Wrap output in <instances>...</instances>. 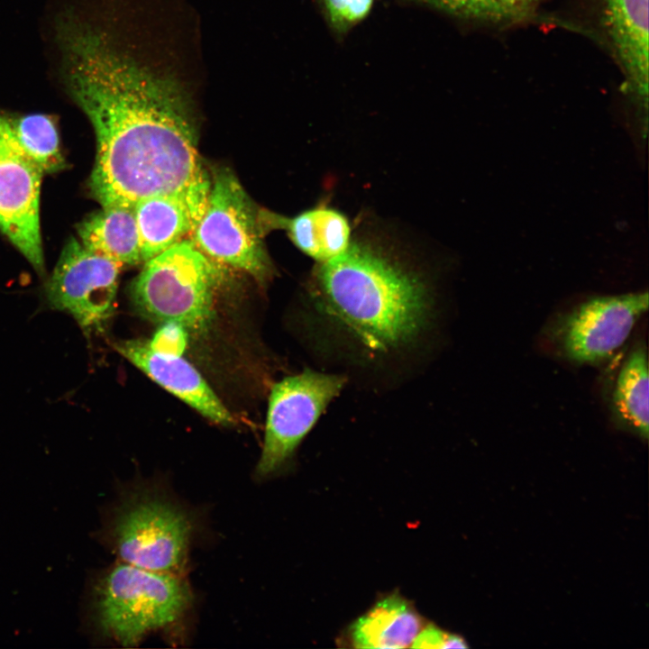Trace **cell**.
Listing matches in <instances>:
<instances>
[{"label":"cell","mask_w":649,"mask_h":649,"mask_svg":"<svg viewBox=\"0 0 649 649\" xmlns=\"http://www.w3.org/2000/svg\"><path fill=\"white\" fill-rule=\"evenodd\" d=\"M58 36L66 89L96 135L94 198L101 206L133 207L148 197L178 196L203 215L211 179L198 154L187 91L72 16L60 23Z\"/></svg>","instance_id":"cell-1"},{"label":"cell","mask_w":649,"mask_h":649,"mask_svg":"<svg viewBox=\"0 0 649 649\" xmlns=\"http://www.w3.org/2000/svg\"><path fill=\"white\" fill-rule=\"evenodd\" d=\"M314 279L319 311L373 352L412 344L430 324L426 281L370 243L351 242L343 253L320 262Z\"/></svg>","instance_id":"cell-2"},{"label":"cell","mask_w":649,"mask_h":649,"mask_svg":"<svg viewBox=\"0 0 649 649\" xmlns=\"http://www.w3.org/2000/svg\"><path fill=\"white\" fill-rule=\"evenodd\" d=\"M220 267L184 239L144 262L129 288L132 306L151 323L204 334L216 315Z\"/></svg>","instance_id":"cell-3"},{"label":"cell","mask_w":649,"mask_h":649,"mask_svg":"<svg viewBox=\"0 0 649 649\" xmlns=\"http://www.w3.org/2000/svg\"><path fill=\"white\" fill-rule=\"evenodd\" d=\"M192 600L189 585L181 574L119 561L97 578L91 607L102 635L123 646H134L181 620Z\"/></svg>","instance_id":"cell-4"},{"label":"cell","mask_w":649,"mask_h":649,"mask_svg":"<svg viewBox=\"0 0 649 649\" xmlns=\"http://www.w3.org/2000/svg\"><path fill=\"white\" fill-rule=\"evenodd\" d=\"M194 522L181 506L151 488L135 489L113 513L104 535L119 561L182 573Z\"/></svg>","instance_id":"cell-5"},{"label":"cell","mask_w":649,"mask_h":649,"mask_svg":"<svg viewBox=\"0 0 649 649\" xmlns=\"http://www.w3.org/2000/svg\"><path fill=\"white\" fill-rule=\"evenodd\" d=\"M204 214L191 240L207 258L266 284L273 267L263 243L265 235L257 208L234 173L215 169Z\"/></svg>","instance_id":"cell-6"},{"label":"cell","mask_w":649,"mask_h":649,"mask_svg":"<svg viewBox=\"0 0 649 649\" xmlns=\"http://www.w3.org/2000/svg\"><path fill=\"white\" fill-rule=\"evenodd\" d=\"M344 376L306 369L271 388L261 457L255 469L266 478L281 469L345 384Z\"/></svg>","instance_id":"cell-7"},{"label":"cell","mask_w":649,"mask_h":649,"mask_svg":"<svg viewBox=\"0 0 649 649\" xmlns=\"http://www.w3.org/2000/svg\"><path fill=\"white\" fill-rule=\"evenodd\" d=\"M122 266L72 238L46 285L47 300L71 315L86 334L103 333L114 314Z\"/></svg>","instance_id":"cell-8"},{"label":"cell","mask_w":649,"mask_h":649,"mask_svg":"<svg viewBox=\"0 0 649 649\" xmlns=\"http://www.w3.org/2000/svg\"><path fill=\"white\" fill-rule=\"evenodd\" d=\"M43 172L15 139L7 114H0V231L41 275L40 229Z\"/></svg>","instance_id":"cell-9"},{"label":"cell","mask_w":649,"mask_h":649,"mask_svg":"<svg viewBox=\"0 0 649 649\" xmlns=\"http://www.w3.org/2000/svg\"><path fill=\"white\" fill-rule=\"evenodd\" d=\"M648 298L645 290L596 297L578 306L562 325L565 355L578 363H595L610 357L647 311Z\"/></svg>","instance_id":"cell-10"},{"label":"cell","mask_w":649,"mask_h":649,"mask_svg":"<svg viewBox=\"0 0 649 649\" xmlns=\"http://www.w3.org/2000/svg\"><path fill=\"white\" fill-rule=\"evenodd\" d=\"M113 346L150 379L204 417L221 425L235 422L206 379L178 353L160 350L144 339L123 340Z\"/></svg>","instance_id":"cell-11"},{"label":"cell","mask_w":649,"mask_h":649,"mask_svg":"<svg viewBox=\"0 0 649 649\" xmlns=\"http://www.w3.org/2000/svg\"><path fill=\"white\" fill-rule=\"evenodd\" d=\"M603 23L625 78V87L647 111L648 0H602Z\"/></svg>","instance_id":"cell-12"},{"label":"cell","mask_w":649,"mask_h":649,"mask_svg":"<svg viewBox=\"0 0 649 649\" xmlns=\"http://www.w3.org/2000/svg\"><path fill=\"white\" fill-rule=\"evenodd\" d=\"M260 221L265 234L273 229L286 230L293 243L319 263L340 255L351 242L347 218L324 206L304 211L292 218L260 209Z\"/></svg>","instance_id":"cell-13"},{"label":"cell","mask_w":649,"mask_h":649,"mask_svg":"<svg viewBox=\"0 0 649 649\" xmlns=\"http://www.w3.org/2000/svg\"><path fill=\"white\" fill-rule=\"evenodd\" d=\"M133 211L142 263L191 236L201 219L186 198L172 195L142 198Z\"/></svg>","instance_id":"cell-14"},{"label":"cell","mask_w":649,"mask_h":649,"mask_svg":"<svg viewBox=\"0 0 649 649\" xmlns=\"http://www.w3.org/2000/svg\"><path fill=\"white\" fill-rule=\"evenodd\" d=\"M421 628L414 607L393 593L357 618L349 628V636L355 648H406L411 647Z\"/></svg>","instance_id":"cell-15"},{"label":"cell","mask_w":649,"mask_h":649,"mask_svg":"<svg viewBox=\"0 0 649 649\" xmlns=\"http://www.w3.org/2000/svg\"><path fill=\"white\" fill-rule=\"evenodd\" d=\"M80 242L122 265L142 263L133 207L102 206L78 226Z\"/></svg>","instance_id":"cell-16"},{"label":"cell","mask_w":649,"mask_h":649,"mask_svg":"<svg viewBox=\"0 0 649 649\" xmlns=\"http://www.w3.org/2000/svg\"><path fill=\"white\" fill-rule=\"evenodd\" d=\"M648 359L644 345L635 347L623 363L613 393L619 417L646 440L649 432Z\"/></svg>","instance_id":"cell-17"},{"label":"cell","mask_w":649,"mask_h":649,"mask_svg":"<svg viewBox=\"0 0 649 649\" xmlns=\"http://www.w3.org/2000/svg\"><path fill=\"white\" fill-rule=\"evenodd\" d=\"M11 129L18 143L43 173H54L66 167L57 123L45 114L8 115Z\"/></svg>","instance_id":"cell-18"},{"label":"cell","mask_w":649,"mask_h":649,"mask_svg":"<svg viewBox=\"0 0 649 649\" xmlns=\"http://www.w3.org/2000/svg\"><path fill=\"white\" fill-rule=\"evenodd\" d=\"M418 1L459 17L489 22H499L506 19L502 9L496 0Z\"/></svg>","instance_id":"cell-19"},{"label":"cell","mask_w":649,"mask_h":649,"mask_svg":"<svg viewBox=\"0 0 649 649\" xmlns=\"http://www.w3.org/2000/svg\"><path fill=\"white\" fill-rule=\"evenodd\" d=\"M333 28L345 32L363 20L370 13L373 0H323Z\"/></svg>","instance_id":"cell-20"},{"label":"cell","mask_w":649,"mask_h":649,"mask_svg":"<svg viewBox=\"0 0 649 649\" xmlns=\"http://www.w3.org/2000/svg\"><path fill=\"white\" fill-rule=\"evenodd\" d=\"M467 646L461 636L449 634L433 625L421 628L411 645L413 648H466Z\"/></svg>","instance_id":"cell-21"},{"label":"cell","mask_w":649,"mask_h":649,"mask_svg":"<svg viewBox=\"0 0 649 649\" xmlns=\"http://www.w3.org/2000/svg\"><path fill=\"white\" fill-rule=\"evenodd\" d=\"M540 0H496L502 9L506 19L526 15L531 12Z\"/></svg>","instance_id":"cell-22"}]
</instances>
